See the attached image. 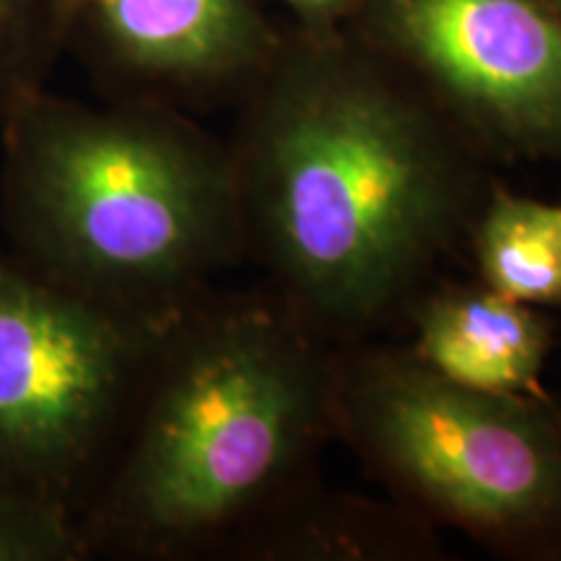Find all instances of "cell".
<instances>
[{
  "instance_id": "3",
  "label": "cell",
  "mask_w": 561,
  "mask_h": 561,
  "mask_svg": "<svg viewBox=\"0 0 561 561\" xmlns=\"http://www.w3.org/2000/svg\"><path fill=\"white\" fill-rule=\"evenodd\" d=\"M0 136L13 255L70 289L172 318L244 248L231 153L174 107L39 91Z\"/></svg>"
},
{
  "instance_id": "2",
  "label": "cell",
  "mask_w": 561,
  "mask_h": 561,
  "mask_svg": "<svg viewBox=\"0 0 561 561\" xmlns=\"http://www.w3.org/2000/svg\"><path fill=\"white\" fill-rule=\"evenodd\" d=\"M89 546L172 553L268 510L335 424V367L289 305L185 307L161 335Z\"/></svg>"
},
{
  "instance_id": "5",
  "label": "cell",
  "mask_w": 561,
  "mask_h": 561,
  "mask_svg": "<svg viewBox=\"0 0 561 561\" xmlns=\"http://www.w3.org/2000/svg\"><path fill=\"white\" fill-rule=\"evenodd\" d=\"M178 314L125 310L0 255V486L76 512Z\"/></svg>"
},
{
  "instance_id": "6",
  "label": "cell",
  "mask_w": 561,
  "mask_h": 561,
  "mask_svg": "<svg viewBox=\"0 0 561 561\" xmlns=\"http://www.w3.org/2000/svg\"><path fill=\"white\" fill-rule=\"evenodd\" d=\"M346 32L460 136L525 157L561 151V16L543 0H359Z\"/></svg>"
},
{
  "instance_id": "1",
  "label": "cell",
  "mask_w": 561,
  "mask_h": 561,
  "mask_svg": "<svg viewBox=\"0 0 561 561\" xmlns=\"http://www.w3.org/2000/svg\"><path fill=\"white\" fill-rule=\"evenodd\" d=\"M248 94L229 149L244 244L307 325L380 320L473 214L462 136L348 32L280 39Z\"/></svg>"
},
{
  "instance_id": "12",
  "label": "cell",
  "mask_w": 561,
  "mask_h": 561,
  "mask_svg": "<svg viewBox=\"0 0 561 561\" xmlns=\"http://www.w3.org/2000/svg\"><path fill=\"white\" fill-rule=\"evenodd\" d=\"M297 19L299 32L339 34L346 32L359 0H278Z\"/></svg>"
},
{
  "instance_id": "10",
  "label": "cell",
  "mask_w": 561,
  "mask_h": 561,
  "mask_svg": "<svg viewBox=\"0 0 561 561\" xmlns=\"http://www.w3.org/2000/svg\"><path fill=\"white\" fill-rule=\"evenodd\" d=\"M73 0H0V130L68 50Z\"/></svg>"
},
{
  "instance_id": "13",
  "label": "cell",
  "mask_w": 561,
  "mask_h": 561,
  "mask_svg": "<svg viewBox=\"0 0 561 561\" xmlns=\"http://www.w3.org/2000/svg\"><path fill=\"white\" fill-rule=\"evenodd\" d=\"M546 5H549V9H553L561 16V0H543Z\"/></svg>"
},
{
  "instance_id": "9",
  "label": "cell",
  "mask_w": 561,
  "mask_h": 561,
  "mask_svg": "<svg viewBox=\"0 0 561 561\" xmlns=\"http://www.w3.org/2000/svg\"><path fill=\"white\" fill-rule=\"evenodd\" d=\"M473 240L489 289L523 305L561 301V203L496 191L476 216Z\"/></svg>"
},
{
  "instance_id": "11",
  "label": "cell",
  "mask_w": 561,
  "mask_h": 561,
  "mask_svg": "<svg viewBox=\"0 0 561 561\" xmlns=\"http://www.w3.org/2000/svg\"><path fill=\"white\" fill-rule=\"evenodd\" d=\"M91 551L66 504L0 486V561H70Z\"/></svg>"
},
{
  "instance_id": "8",
  "label": "cell",
  "mask_w": 561,
  "mask_h": 561,
  "mask_svg": "<svg viewBox=\"0 0 561 561\" xmlns=\"http://www.w3.org/2000/svg\"><path fill=\"white\" fill-rule=\"evenodd\" d=\"M413 320V356L445 380L483 392L528 396L551 346L541 314L486 284L432 294Z\"/></svg>"
},
{
  "instance_id": "4",
  "label": "cell",
  "mask_w": 561,
  "mask_h": 561,
  "mask_svg": "<svg viewBox=\"0 0 561 561\" xmlns=\"http://www.w3.org/2000/svg\"><path fill=\"white\" fill-rule=\"evenodd\" d=\"M335 424L421 512L491 541L561 530V413L445 380L413 354L335 367Z\"/></svg>"
},
{
  "instance_id": "7",
  "label": "cell",
  "mask_w": 561,
  "mask_h": 561,
  "mask_svg": "<svg viewBox=\"0 0 561 561\" xmlns=\"http://www.w3.org/2000/svg\"><path fill=\"white\" fill-rule=\"evenodd\" d=\"M280 37L255 0H73L68 50L115 100L180 104L248 89Z\"/></svg>"
}]
</instances>
